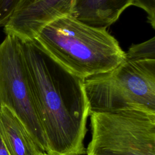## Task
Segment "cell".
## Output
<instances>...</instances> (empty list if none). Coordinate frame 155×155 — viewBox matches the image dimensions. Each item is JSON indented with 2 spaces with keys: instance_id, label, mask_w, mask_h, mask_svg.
I'll use <instances>...</instances> for the list:
<instances>
[{
  "instance_id": "30bf717a",
  "label": "cell",
  "mask_w": 155,
  "mask_h": 155,
  "mask_svg": "<svg viewBox=\"0 0 155 155\" xmlns=\"http://www.w3.org/2000/svg\"><path fill=\"white\" fill-rule=\"evenodd\" d=\"M21 0H0V26H4Z\"/></svg>"
},
{
  "instance_id": "5bb4252c",
  "label": "cell",
  "mask_w": 155,
  "mask_h": 155,
  "mask_svg": "<svg viewBox=\"0 0 155 155\" xmlns=\"http://www.w3.org/2000/svg\"><path fill=\"white\" fill-rule=\"evenodd\" d=\"M0 105H1V102H0Z\"/></svg>"
},
{
  "instance_id": "7a4b0ae2",
  "label": "cell",
  "mask_w": 155,
  "mask_h": 155,
  "mask_svg": "<svg viewBox=\"0 0 155 155\" xmlns=\"http://www.w3.org/2000/svg\"><path fill=\"white\" fill-rule=\"evenodd\" d=\"M34 40L64 67L84 79L109 71L125 58V52L107 28L90 26L70 15L46 25Z\"/></svg>"
},
{
  "instance_id": "6da1fadb",
  "label": "cell",
  "mask_w": 155,
  "mask_h": 155,
  "mask_svg": "<svg viewBox=\"0 0 155 155\" xmlns=\"http://www.w3.org/2000/svg\"><path fill=\"white\" fill-rule=\"evenodd\" d=\"M20 41L48 155H84L90 114L84 78L64 67L36 41Z\"/></svg>"
},
{
  "instance_id": "7c38bea8",
  "label": "cell",
  "mask_w": 155,
  "mask_h": 155,
  "mask_svg": "<svg viewBox=\"0 0 155 155\" xmlns=\"http://www.w3.org/2000/svg\"><path fill=\"white\" fill-rule=\"evenodd\" d=\"M0 155H10L0 136Z\"/></svg>"
},
{
  "instance_id": "ba28073f",
  "label": "cell",
  "mask_w": 155,
  "mask_h": 155,
  "mask_svg": "<svg viewBox=\"0 0 155 155\" xmlns=\"http://www.w3.org/2000/svg\"><path fill=\"white\" fill-rule=\"evenodd\" d=\"M0 136L10 155H42L17 116L7 106L0 105Z\"/></svg>"
},
{
  "instance_id": "52a82bcc",
  "label": "cell",
  "mask_w": 155,
  "mask_h": 155,
  "mask_svg": "<svg viewBox=\"0 0 155 155\" xmlns=\"http://www.w3.org/2000/svg\"><path fill=\"white\" fill-rule=\"evenodd\" d=\"M134 0H74L70 15L87 25L107 28Z\"/></svg>"
},
{
  "instance_id": "5b68a950",
  "label": "cell",
  "mask_w": 155,
  "mask_h": 155,
  "mask_svg": "<svg viewBox=\"0 0 155 155\" xmlns=\"http://www.w3.org/2000/svg\"><path fill=\"white\" fill-rule=\"evenodd\" d=\"M0 102L17 116L37 146L46 153L47 145L37 115L21 43L12 35H6L0 43Z\"/></svg>"
},
{
  "instance_id": "8fae6325",
  "label": "cell",
  "mask_w": 155,
  "mask_h": 155,
  "mask_svg": "<svg viewBox=\"0 0 155 155\" xmlns=\"http://www.w3.org/2000/svg\"><path fill=\"white\" fill-rule=\"evenodd\" d=\"M133 5L143 9L147 13V18L153 28H155V0H134Z\"/></svg>"
},
{
  "instance_id": "4fadbf2b",
  "label": "cell",
  "mask_w": 155,
  "mask_h": 155,
  "mask_svg": "<svg viewBox=\"0 0 155 155\" xmlns=\"http://www.w3.org/2000/svg\"><path fill=\"white\" fill-rule=\"evenodd\" d=\"M42 155H48V154L47 153H45V152H44V153L42 154Z\"/></svg>"
},
{
  "instance_id": "3957f363",
  "label": "cell",
  "mask_w": 155,
  "mask_h": 155,
  "mask_svg": "<svg viewBox=\"0 0 155 155\" xmlns=\"http://www.w3.org/2000/svg\"><path fill=\"white\" fill-rule=\"evenodd\" d=\"M91 113L155 112V59L125 60L111 70L84 79Z\"/></svg>"
},
{
  "instance_id": "9c48e42d",
  "label": "cell",
  "mask_w": 155,
  "mask_h": 155,
  "mask_svg": "<svg viewBox=\"0 0 155 155\" xmlns=\"http://www.w3.org/2000/svg\"><path fill=\"white\" fill-rule=\"evenodd\" d=\"M125 59L133 60L155 59V37L142 43L132 45L125 53Z\"/></svg>"
},
{
  "instance_id": "277c9868",
  "label": "cell",
  "mask_w": 155,
  "mask_h": 155,
  "mask_svg": "<svg viewBox=\"0 0 155 155\" xmlns=\"http://www.w3.org/2000/svg\"><path fill=\"white\" fill-rule=\"evenodd\" d=\"M87 155H155V112L91 113Z\"/></svg>"
},
{
  "instance_id": "8992f818",
  "label": "cell",
  "mask_w": 155,
  "mask_h": 155,
  "mask_svg": "<svg viewBox=\"0 0 155 155\" xmlns=\"http://www.w3.org/2000/svg\"><path fill=\"white\" fill-rule=\"evenodd\" d=\"M74 0H21L4 27L6 35L21 41L34 40L53 21L70 15Z\"/></svg>"
}]
</instances>
